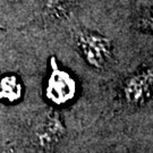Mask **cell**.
<instances>
[{
    "label": "cell",
    "instance_id": "obj_6",
    "mask_svg": "<svg viewBox=\"0 0 153 153\" xmlns=\"http://www.w3.org/2000/svg\"><path fill=\"white\" fill-rule=\"evenodd\" d=\"M138 26L141 30L151 33L153 35V5L144 7L138 17Z\"/></svg>",
    "mask_w": 153,
    "mask_h": 153
},
{
    "label": "cell",
    "instance_id": "obj_2",
    "mask_svg": "<svg viewBox=\"0 0 153 153\" xmlns=\"http://www.w3.org/2000/svg\"><path fill=\"white\" fill-rule=\"evenodd\" d=\"M153 97V65L133 71L120 85L121 102L131 109L142 108Z\"/></svg>",
    "mask_w": 153,
    "mask_h": 153
},
{
    "label": "cell",
    "instance_id": "obj_5",
    "mask_svg": "<svg viewBox=\"0 0 153 153\" xmlns=\"http://www.w3.org/2000/svg\"><path fill=\"white\" fill-rule=\"evenodd\" d=\"M0 97L14 101L21 97V85L15 77L9 76L2 78L0 83Z\"/></svg>",
    "mask_w": 153,
    "mask_h": 153
},
{
    "label": "cell",
    "instance_id": "obj_3",
    "mask_svg": "<svg viewBox=\"0 0 153 153\" xmlns=\"http://www.w3.org/2000/svg\"><path fill=\"white\" fill-rule=\"evenodd\" d=\"M52 62V71L47 85V97L56 104H65L75 97L76 85L73 77L58 68L55 59Z\"/></svg>",
    "mask_w": 153,
    "mask_h": 153
},
{
    "label": "cell",
    "instance_id": "obj_1",
    "mask_svg": "<svg viewBox=\"0 0 153 153\" xmlns=\"http://www.w3.org/2000/svg\"><path fill=\"white\" fill-rule=\"evenodd\" d=\"M74 38L78 51L93 68L105 69L112 62L114 44L109 38L86 28H78Z\"/></svg>",
    "mask_w": 153,
    "mask_h": 153
},
{
    "label": "cell",
    "instance_id": "obj_7",
    "mask_svg": "<svg viewBox=\"0 0 153 153\" xmlns=\"http://www.w3.org/2000/svg\"><path fill=\"white\" fill-rule=\"evenodd\" d=\"M71 0H47V4L51 8L52 10L56 13H60V14H65L68 6L71 5Z\"/></svg>",
    "mask_w": 153,
    "mask_h": 153
},
{
    "label": "cell",
    "instance_id": "obj_4",
    "mask_svg": "<svg viewBox=\"0 0 153 153\" xmlns=\"http://www.w3.org/2000/svg\"><path fill=\"white\" fill-rule=\"evenodd\" d=\"M62 134L64 125L60 116L52 110L42 117L35 129V135L38 137L39 143L43 146H51L56 144Z\"/></svg>",
    "mask_w": 153,
    "mask_h": 153
},
{
    "label": "cell",
    "instance_id": "obj_8",
    "mask_svg": "<svg viewBox=\"0 0 153 153\" xmlns=\"http://www.w3.org/2000/svg\"><path fill=\"white\" fill-rule=\"evenodd\" d=\"M0 153H18V152L15 151L14 149H2V150H0Z\"/></svg>",
    "mask_w": 153,
    "mask_h": 153
}]
</instances>
